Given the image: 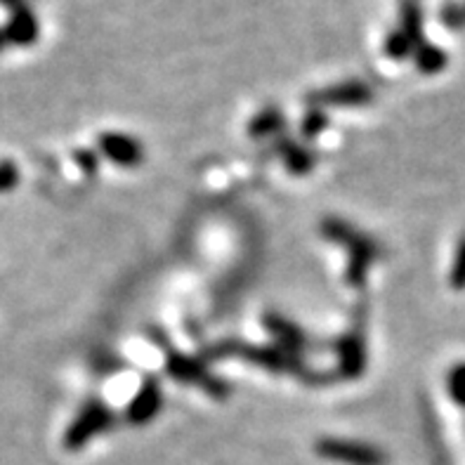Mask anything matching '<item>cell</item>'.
Instances as JSON below:
<instances>
[{
  "label": "cell",
  "instance_id": "25",
  "mask_svg": "<svg viewBox=\"0 0 465 465\" xmlns=\"http://www.w3.org/2000/svg\"><path fill=\"white\" fill-rule=\"evenodd\" d=\"M463 7H465V3H463Z\"/></svg>",
  "mask_w": 465,
  "mask_h": 465
},
{
  "label": "cell",
  "instance_id": "13",
  "mask_svg": "<svg viewBox=\"0 0 465 465\" xmlns=\"http://www.w3.org/2000/svg\"><path fill=\"white\" fill-rule=\"evenodd\" d=\"M397 29L407 35L413 47L423 43V10L419 0H404L400 10V26Z\"/></svg>",
  "mask_w": 465,
  "mask_h": 465
},
{
  "label": "cell",
  "instance_id": "11",
  "mask_svg": "<svg viewBox=\"0 0 465 465\" xmlns=\"http://www.w3.org/2000/svg\"><path fill=\"white\" fill-rule=\"evenodd\" d=\"M3 31H5L7 45L26 47L38 41L41 26H38V17L34 15V10H29V5H24L19 10L10 12V22L3 26Z\"/></svg>",
  "mask_w": 465,
  "mask_h": 465
},
{
  "label": "cell",
  "instance_id": "8",
  "mask_svg": "<svg viewBox=\"0 0 465 465\" xmlns=\"http://www.w3.org/2000/svg\"><path fill=\"white\" fill-rule=\"evenodd\" d=\"M163 409V390H161L159 381L153 376L144 378L137 390V395L125 409V420L130 425H144L153 420Z\"/></svg>",
  "mask_w": 465,
  "mask_h": 465
},
{
  "label": "cell",
  "instance_id": "17",
  "mask_svg": "<svg viewBox=\"0 0 465 465\" xmlns=\"http://www.w3.org/2000/svg\"><path fill=\"white\" fill-rule=\"evenodd\" d=\"M447 390L451 400L465 409V361H459L449 369L447 373Z\"/></svg>",
  "mask_w": 465,
  "mask_h": 465
},
{
  "label": "cell",
  "instance_id": "10",
  "mask_svg": "<svg viewBox=\"0 0 465 465\" xmlns=\"http://www.w3.org/2000/svg\"><path fill=\"white\" fill-rule=\"evenodd\" d=\"M100 152L106 159L124 168H135L144 159V149L135 137L124 135V133H104L100 135Z\"/></svg>",
  "mask_w": 465,
  "mask_h": 465
},
{
  "label": "cell",
  "instance_id": "9",
  "mask_svg": "<svg viewBox=\"0 0 465 465\" xmlns=\"http://www.w3.org/2000/svg\"><path fill=\"white\" fill-rule=\"evenodd\" d=\"M262 324H265V329L270 331L272 338L277 341L279 348L289 350V352L298 354V357H301L310 345H312V341L307 338V333L301 329V326L293 324L291 319L282 317L279 312L262 314Z\"/></svg>",
  "mask_w": 465,
  "mask_h": 465
},
{
  "label": "cell",
  "instance_id": "14",
  "mask_svg": "<svg viewBox=\"0 0 465 465\" xmlns=\"http://www.w3.org/2000/svg\"><path fill=\"white\" fill-rule=\"evenodd\" d=\"M413 59H416V66H419L420 74H428V76H432V74H440V71H444V66H447L449 62V54L444 53L442 47L435 45V43H420L416 50H413Z\"/></svg>",
  "mask_w": 465,
  "mask_h": 465
},
{
  "label": "cell",
  "instance_id": "23",
  "mask_svg": "<svg viewBox=\"0 0 465 465\" xmlns=\"http://www.w3.org/2000/svg\"><path fill=\"white\" fill-rule=\"evenodd\" d=\"M0 3H3V5H5L10 12H15V10H19V7L26 5V0H0Z\"/></svg>",
  "mask_w": 465,
  "mask_h": 465
},
{
  "label": "cell",
  "instance_id": "4",
  "mask_svg": "<svg viewBox=\"0 0 465 465\" xmlns=\"http://www.w3.org/2000/svg\"><path fill=\"white\" fill-rule=\"evenodd\" d=\"M114 423H116V413L106 407L102 400L88 401L85 407L78 411V416L74 419V423L66 428L64 432V447L69 451H81L90 440H94L102 432L112 430Z\"/></svg>",
  "mask_w": 465,
  "mask_h": 465
},
{
  "label": "cell",
  "instance_id": "5",
  "mask_svg": "<svg viewBox=\"0 0 465 465\" xmlns=\"http://www.w3.org/2000/svg\"><path fill=\"white\" fill-rule=\"evenodd\" d=\"M314 451L322 459L341 465H388V456H385L383 449L366 442H352V440L324 437L314 444Z\"/></svg>",
  "mask_w": 465,
  "mask_h": 465
},
{
  "label": "cell",
  "instance_id": "7",
  "mask_svg": "<svg viewBox=\"0 0 465 465\" xmlns=\"http://www.w3.org/2000/svg\"><path fill=\"white\" fill-rule=\"evenodd\" d=\"M373 100V90L361 81H348L341 85L317 90L307 97V102L317 109L324 106H364Z\"/></svg>",
  "mask_w": 465,
  "mask_h": 465
},
{
  "label": "cell",
  "instance_id": "15",
  "mask_svg": "<svg viewBox=\"0 0 465 465\" xmlns=\"http://www.w3.org/2000/svg\"><path fill=\"white\" fill-rule=\"evenodd\" d=\"M283 124H286V118H283L282 109H277V106H265V109H262L258 116H253L248 133H251L253 137H260V140H262V137H270V135H277V133H282Z\"/></svg>",
  "mask_w": 465,
  "mask_h": 465
},
{
  "label": "cell",
  "instance_id": "20",
  "mask_svg": "<svg viewBox=\"0 0 465 465\" xmlns=\"http://www.w3.org/2000/svg\"><path fill=\"white\" fill-rule=\"evenodd\" d=\"M442 22L447 24L449 29H454V31L463 29V26H465V7L456 5V3H449V5H444Z\"/></svg>",
  "mask_w": 465,
  "mask_h": 465
},
{
  "label": "cell",
  "instance_id": "24",
  "mask_svg": "<svg viewBox=\"0 0 465 465\" xmlns=\"http://www.w3.org/2000/svg\"><path fill=\"white\" fill-rule=\"evenodd\" d=\"M7 47V38H5V31H3V26H0V53Z\"/></svg>",
  "mask_w": 465,
  "mask_h": 465
},
{
  "label": "cell",
  "instance_id": "12",
  "mask_svg": "<svg viewBox=\"0 0 465 465\" xmlns=\"http://www.w3.org/2000/svg\"><path fill=\"white\" fill-rule=\"evenodd\" d=\"M277 152L283 159L286 168L295 175H305L314 168V153L307 147H302L301 142H293L289 137H279L277 140Z\"/></svg>",
  "mask_w": 465,
  "mask_h": 465
},
{
  "label": "cell",
  "instance_id": "21",
  "mask_svg": "<svg viewBox=\"0 0 465 465\" xmlns=\"http://www.w3.org/2000/svg\"><path fill=\"white\" fill-rule=\"evenodd\" d=\"M19 183V168L12 161H0V192H10Z\"/></svg>",
  "mask_w": 465,
  "mask_h": 465
},
{
  "label": "cell",
  "instance_id": "2",
  "mask_svg": "<svg viewBox=\"0 0 465 465\" xmlns=\"http://www.w3.org/2000/svg\"><path fill=\"white\" fill-rule=\"evenodd\" d=\"M206 357H242V360L251 361V364H258L267 371L274 373H293V376H301L305 381H310L307 376V366L302 364V357L289 352V350L279 348V345H248V342H220L213 350H208Z\"/></svg>",
  "mask_w": 465,
  "mask_h": 465
},
{
  "label": "cell",
  "instance_id": "3",
  "mask_svg": "<svg viewBox=\"0 0 465 465\" xmlns=\"http://www.w3.org/2000/svg\"><path fill=\"white\" fill-rule=\"evenodd\" d=\"M152 338L163 348L165 371H168V376H171L173 381H177V383L196 385V388H201L203 392L215 397V400H223V397L230 395V385L224 383V381H220L218 376H213L203 361L196 360V357H189V354L177 352L171 342L165 341V338H161L159 333H152Z\"/></svg>",
  "mask_w": 465,
  "mask_h": 465
},
{
  "label": "cell",
  "instance_id": "18",
  "mask_svg": "<svg viewBox=\"0 0 465 465\" xmlns=\"http://www.w3.org/2000/svg\"><path fill=\"white\" fill-rule=\"evenodd\" d=\"M326 125H329V118H326L324 109L310 106V112H307L305 118H302V135L317 137L319 133H324Z\"/></svg>",
  "mask_w": 465,
  "mask_h": 465
},
{
  "label": "cell",
  "instance_id": "22",
  "mask_svg": "<svg viewBox=\"0 0 465 465\" xmlns=\"http://www.w3.org/2000/svg\"><path fill=\"white\" fill-rule=\"evenodd\" d=\"M74 159H76V163L81 165V171L85 173V175H94V173H97L100 161H97V153L90 152V149H78V152L74 153Z\"/></svg>",
  "mask_w": 465,
  "mask_h": 465
},
{
  "label": "cell",
  "instance_id": "19",
  "mask_svg": "<svg viewBox=\"0 0 465 465\" xmlns=\"http://www.w3.org/2000/svg\"><path fill=\"white\" fill-rule=\"evenodd\" d=\"M449 283H451V289L456 291L465 289V236L460 239L459 248H456L454 265H451V272H449Z\"/></svg>",
  "mask_w": 465,
  "mask_h": 465
},
{
  "label": "cell",
  "instance_id": "1",
  "mask_svg": "<svg viewBox=\"0 0 465 465\" xmlns=\"http://www.w3.org/2000/svg\"><path fill=\"white\" fill-rule=\"evenodd\" d=\"M322 236L333 243H341L348 251V283L354 289H361L371 265L383 253L381 243L341 218H326L322 223Z\"/></svg>",
  "mask_w": 465,
  "mask_h": 465
},
{
  "label": "cell",
  "instance_id": "16",
  "mask_svg": "<svg viewBox=\"0 0 465 465\" xmlns=\"http://www.w3.org/2000/svg\"><path fill=\"white\" fill-rule=\"evenodd\" d=\"M413 50H416L413 43L400 29L390 31L388 38H385V54L390 59H407L409 54H413Z\"/></svg>",
  "mask_w": 465,
  "mask_h": 465
},
{
  "label": "cell",
  "instance_id": "6",
  "mask_svg": "<svg viewBox=\"0 0 465 465\" xmlns=\"http://www.w3.org/2000/svg\"><path fill=\"white\" fill-rule=\"evenodd\" d=\"M338 376L360 378L366 369V338L364 326L357 324L336 341Z\"/></svg>",
  "mask_w": 465,
  "mask_h": 465
}]
</instances>
